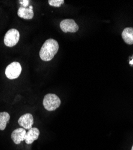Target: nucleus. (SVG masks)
<instances>
[{"label": "nucleus", "mask_w": 133, "mask_h": 150, "mask_svg": "<svg viewBox=\"0 0 133 150\" xmlns=\"http://www.w3.org/2000/svg\"><path fill=\"white\" fill-rule=\"evenodd\" d=\"M59 45L56 40L50 39L46 40L40 51V57L44 61L52 60L58 51Z\"/></svg>", "instance_id": "1"}, {"label": "nucleus", "mask_w": 133, "mask_h": 150, "mask_svg": "<svg viewBox=\"0 0 133 150\" xmlns=\"http://www.w3.org/2000/svg\"><path fill=\"white\" fill-rule=\"evenodd\" d=\"M18 123L23 129L30 130L34 124V118L32 114L27 113L22 115L18 120Z\"/></svg>", "instance_id": "6"}, {"label": "nucleus", "mask_w": 133, "mask_h": 150, "mask_svg": "<svg viewBox=\"0 0 133 150\" xmlns=\"http://www.w3.org/2000/svg\"><path fill=\"white\" fill-rule=\"evenodd\" d=\"M49 4L55 7H59L64 3V0H49Z\"/></svg>", "instance_id": "12"}, {"label": "nucleus", "mask_w": 133, "mask_h": 150, "mask_svg": "<svg viewBox=\"0 0 133 150\" xmlns=\"http://www.w3.org/2000/svg\"><path fill=\"white\" fill-rule=\"evenodd\" d=\"M131 150H133V145H132V148H131Z\"/></svg>", "instance_id": "15"}, {"label": "nucleus", "mask_w": 133, "mask_h": 150, "mask_svg": "<svg viewBox=\"0 0 133 150\" xmlns=\"http://www.w3.org/2000/svg\"><path fill=\"white\" fill-rule=\"evenodd\" d=\"M10 115L6 112H0V130H4L10 120Z\"/></svg>", "instance_id": "11"}, {"label": "nucleus", "mask_w": 133, "mask_h": 150, "mask_svg": "<svg viewBox=\"0 0 133 150\" xmlns=\"http://www.w3.org/2000/svg\"><path fill=\"white\" fill-rule=\"evenodd\" d=\"M122 37L124 42L129 45L133 44V28L127 27L122 33Z\"/></svg>", "instance_id": "10"}, {"label": "nucleus", "mask_w": 133, "mask_h": 150, "mask_svg": "<svg viewBox=\"0 0 133 150\" xmlns=\"http://www.w3.org/2000/svg\"><path fill=\"white\" fill-rule=\"evenodd\" d=\"M129 64H130L131 65H133V58H132V59L131 61H130Z\"/></svg>", "instance_id": "14"}, {"label": "nucleus", "mask_w": 133, "mask_h": 150, "mask_svg": "<svg viewBox=\"0 0 133 150\" xmlns=\"http://www.w3.org/2000/svg\"><path fill=\"white\" fill-rule=\"evenodd\" d=\"M43 105L48 111H53L61 105V100L55 94H47L43 99Z\"/></svg>", "instance_id": "2"}, {"label": "nucleus", "mask_w": 133, "mask_h": 150, "mask_svg": "<svg viewBox=\"0 0 133 150\" xmlns=\"http://www.w3.org/2000/svg\"><path fill=\"white\" fill-rule=\"evenodd\" d=\"M18 15L24 19H32L34 17V11L30 8L20 7L18 11Z\"/></svg>", "instance_id": "9"}, {"label": "nucleus", "mask_w": 133, "mask_h": 150, "mask_svg": "<svg viewBox=\"0 0 133 150\" xmlns=\"http://www.w3.org/2000/svg\"><path fill=\"white\" fill-rule=\"evenodd\" d=\"M40 135V131L37 128L33 127L31 129L28 130V132H27L25 141L26 144H31L35 141V140L38 139L39 136Z\"/></svg>", "instance_id": "8"}, {"label": "nucleus", "mask_w": 133, "mask_h": 150, "mask_svg": "<svg viewBox=\"0 0 133 150\" xmlns=\"http://www.w3.org/2000/svg\"><path fill=\"white\" fill-rule=\"evenodd\" d=\"M20 2V4H22L23 7L26 8V7H27L30 3V1H28V0H23V1H19Z\"/></svg>", "instance_id": "13"}, {"label": "nucleus", "mask_w": 133, "mask_h": 150, "mask_svg": "<svg viewBox=\"0 0 133 150\" xmlns=\"http://www.w3.org/2000/svg\"><path fill=\"white\" fill-rule=\"evenodd\" d=\"M22 71V67L18 62H13L7 66L5 74L9 79H15L19 78Z\"/></svg>", "instance_id": "4"}, {"label": "nucleus", "mask_w": 133, "mask_h": 150, "mask_svg": "<svg viewBox=\"0 0 133 150\" xmlns=\"http://www.w3.org/2000/svg\"><path fill=\"white\" fill-rule=\"evenodd\" d=\"M27 131L23 128L15 129L11 133V137L15 144L19 145L21 142L25 141Z\"/></svg>", "instance_id": "7"}, {"label": "nucleus", "mask_w": 133, "mask_h": 150, "mask_svg": "<svg viewBox=\"0 0 133 150\" xmlns=\"http://www.w3.org/2000/svg\"><path fill=\"white\" fill-rule=\"evenodd\" d=\"M60 28L64 33H76L79 30V26L76 22L70 19L62 21L60 23Z\"/></svg>", "instance_id": "5"}, {"label": "nucleus", "mask_w": 133, "mask_h": 150, "mask_svg": "<svg viewBox=\"0 0 133 150\" xmlns=\"http://www.w3.org/2000/svg\"><path fill=\"white\" fill-rule=\"evenodd\" d=\"M20 39V33L16 29L9 30L4 35V43L7 47H13L16 45Z\"/></svg>", "instance_id": "3"}]
</instances>
